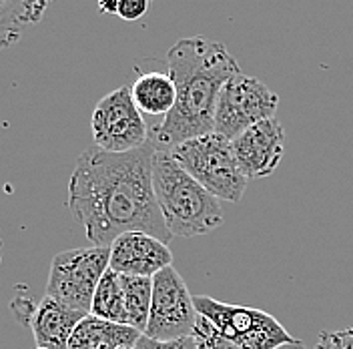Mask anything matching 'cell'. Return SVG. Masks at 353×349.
Masks as SVG:
<instances>
[{"label": "cell", "mask_w": 353, "mask_h": 349, "mask_svg": "<svg viewBox=\"0 0 353 349\" xmlns=\"http://www.w3.org/2000/svg\"><path fill=\"white\" fill-rule=\"evenodd\" d=\"M231 145L243 174L249 181L265 179L273 174L285 154V129L273 117L241 132Z\"/></svg>", "instance_id": "obj_10"}, {"label": "cell", "mask_w": 353, "mask_h": 349, "mask_svg": "<svg viewBox=\"0 0 353 349\" xmlns=\"http://www.w3.org/2000/svg\"><path fill=\"white\" fill-rule=\"evenodd\" d=\"M34 349H46V348H39V346H37V348H34Z\"/></svg>", "instance_id": "obj_24"}, {"label": "cell", "mask_w": 353, "mask_h": 349, "mask_svg": "<svg viewBox=\"0 0 353 349\" xmlns=\"http://www.w3.org/2000/svg\"><path fill=\"white\" fill-rule=\"evenodd\" d=\"M137 109L151 117H167L176 101V88L169 72L151 70L141 74L131 87Z\"/></svg>", "instance_id": "obj_14"}, {"label": "cell", "mask_w": 353, "mask_h": 349, "mask_svg": "<svg viewBox=\"0 0 353 349\" xmlns=\"http://www.w3.org/2000/svg\"><path fill=\"white\" fill-rule=\"evenodd\" d=\"M147 145L129 153H107L99 147L83 151L68 183V209L85 227L94 247H110L123 233L143 231L169 245L153 189V157Z\"/></svg>", "instance_id": "obj_1"}, {"label": "cell", "mask_w": 353, "mask_h": 349, "mask_svg": "<svg viewBox=\"0 0 353 349\" xmlns=\"http://www.w3.org/2000/svg\"><path fill=\"white\" fill-rule=\"evenodd\" d=\"M167 63L176 101L149 137L159 151H169L189 139L213 132L221 90L231 77L241 72L237 59L225 44L203 37L176 41L167 50Z\"/></svg>", "instance_id": "obj_2"}, {"label": "cell", "mask_w": 353, "mask_h": 349, "mask_svg": "<svg viewBox=\"0 0 353 349\" xmlns=\"http://www.w3.org/2000/svg\"><path fill=\"white\" fill-rule=\"evenodd\" d=\"M0 259H2V237H0Z\"/></svg>", "instance_id": "obj_23"}, {"label": "cell", "mask_w": 353, "mask_h": 349, "mask_svg": "<svg viewBox=\"0 0 353 349\" xmlns=\"http://www.w3.org/2000/svg\"><path fill=\"white\" fill-rule=\"evenodd\" d=\"M151 6V0H119L117 4V17L125 22L141 21Z\"/></svg>", "instance_id": "obj_21"}, {"label": "cell", "mask_w": 353, "mask_h": 349, "mask_svg": "<svg viewBox=\"0 0 353 349\" xmlns=\"http://www.w3.org/2000/svg\"><path fill=\"white\" fill-rule=\"evenodd\" d=\"M121 283L125 295L127 326L145 333L151 313V299H153V277L121 275Z\"/></svg>", "instance_id": "obj_16"}, {"label": "cell", "mask_w": 353, "mask_h": 349, "mask_svg": "<svg viewBox=\"0 0 353 349\" xmlns=\"http://www.w3.org/2000/svg\"><path fill=\"white\" fill-rule=\"evenodd\" d=\"M193 337L197 341L199 349H243L237 343H233L231 339H227L225 335H221L217 328L203 315H197Z\"/></svg>", "instance_id": "obj_18"}, {"label": "cell", "mask_w": 353, "mask_h": 349, "mask_svg": "<svg viewBox=\"0 0 353 349\" xmlns=\"http://www.w3.org/2000/svg\"><path fill=\"white\" fill-rule=\"evenodd\" d=\"M143 333L131 326L112 323L92 313L85 315L74 328L66 349H121L134 348Z\"/></svg>", "instance_id": "obj_13"}, {"label": "cell", "mask_w": 353, "mask_h": 349, "mask_svg": "<svg viewBox=\"0 0 353 349\" xmlns=\"http://www.w3.org/2000/svg\"><path fill=\"white\" fill-rule=\"evenodd\" d=\"M199 315L209 319L221 335L243 349H279L299 343L271 313L253 307L223 303L207 295L193 297Z\"/></svg>", "instance_id": "obj_5"}, {"label": "cell", "mask_w": 353, "mask_h": 349, "mask_svg": "<svg viewBox=\"0 0 353 349\" xmlns=\"http://www.w3.org/2000/svg\"><path fill=\"white\" fill-rule=\"evenodd\" d=\"M83 317L85 313L74 311L70 307L63 306L61 301L44 295L43 301L37 303V307L32 309L28 328L32 329V335L39 348L66 349L72 331Z\"/></svg>", "instance_id": "obj_12"}, {"label": "cell", "mask_w": 353, "mask_h": 349, "mask_svg": "<svg viewBox=\"0 0 353 349\" xmlns=\"http://www.w3.org/2000/svg\"><path fill=\"white\" fill-rule=\"evenodd\" d=\"M279 349H307L301 341L299 343H291V346H283V348H279Z\"/></svg>", "instance_id": "obj_22"}, {"label": "cell", "mask_w": 353, "mask_h": 349, "mask_svg": "<svg viewBox=\"0 0 353 349\" xmlns=\"http://www.w3.org/2000/svg\"><path fill=\"white\" fill-rule=\"evenodd\" d=\"M110 247H79L59 253L50 263L46 295L88 315L99 281L109 269Z\"/></svg>", "instance_id": "obj_6"}, {"label": "cell", "mask_w": 353, "mask_h": 349, "mask_svg": "<svg viewBox=\"0 0 353 349\" xmlns=\"http://www.w3.org/2000/svg\"><path fill=\"white\" fill-rule=\"evenodd\" d=\"M171 157L219 201L239 203L249 179L239 169L229 139L217 132L189 139L173 149Z\"/></svg>", "instance_id": "obj_4"}, {"label": "cell", "mask_w": 353, "mask_h": 349, "mask_svg": "<svg viewBox=\"0 0 353 349\" xmlns=\"http://www.w3.org/2000/svg\"><path fill=\"white\" fill-rule=\"evenodd\" d=\"M173 253L167 243L143 231H129L110 243L109 267L121 275L154 277L171 267Z\"/></svg>", "instance_id": "obj_11"}, {"label": "cell", "mask_w": 353, "mask_h": 349, "mask_svg": "<svg viewBox=\"0 0 353 349\" xmlns=\"http://www.w3.org/2000/svg\"><path fill=\"white\" fill-rule=\"evenodd\" d=\"M279 97L255 77L237 72L227 81L217 101L213 132L233 141L253 125L273 119Z\"/></svg>", "instance_id": "obj_7"}, {"label": "cell", "mask_w": 353, "mask_h": 349, "mask_svg": "<svg viewBox=\"0 0 353 349\" xmlns=\"http://www.w3.org/2000/svg\"><path fill=\"white\" fill-rule=\"evenodd\" d=\"M153 189L173 237L209 235L223 225L219 199L187 173L169 151L157 149L154 153Z\"/></svg>", "instance_id": "obj_3"}, {"label": "cell", "mask_w": 353, "mask_h": 349, "mask_svg": "<svg viewBox=\"0 0 353 349\" xmlns=\"http://www.w3.org/2000/svg\"><path fill=\"white\" fill-rule=\"evenodd\" d=\"M132 349H199L197 341L193 335L187 337H179V339H169V341H159V339H151L147 335H141L139 341L134 343Z\"/></svg>", "instance_id": "obj_20"}, {"label": "cell", "mask_w": 353, "mask_h": 349, "mask_svg": "<svg viewBox=\"0 0 353 349\" xmlns=\"http://www.w3.org/2000/svg\"><path fill=\"white\" fill-rule=\"evenodd\" d=\"M197 315L189 287L175 267L171 265L159 271L153 277L151 313L143 335L159 341L193 335Z\"/></svg>", "instance_id": "obj_9"}, {"label": "cell", "mask_w": 353, "mask_h": 349, "mask_svg": "<svg viewBox=\"0 0 353 349\" xmlns=\"http://www.w3.org/2000/svg\"><path fill=\"white\" fill-rule=\"evenodd\" d=\"M90 313L107 319L112 323H123L127 326V311H125V295H123V283H121V273L107 269L103 279L99 281V287L92 297Z\"/></svg>", "instance_id": "obj_17"}, {"label": "cell", "mask_w": 353, "mask_h": 349, "mask_svg": "<svg viewBox=\"0 0 353 349\" xmlns=\"http://www.w3.org/2000/svg\"><path fill=\"white\" fill-rule=\"evenodd\" d=\"M90 131L94 147L107 153H129L149 143V127L132 101L131 87L105 94L92 110Z\"/></svg>", "instance_id": "obj_8"}, {"label": "cell", "mask_w": 353, "mask_h": 349, "mask_svg": "<svg viewBox=\"0 0 353 349\" xmlns=\"http://www.w3.org/2000/svg\"><path fill=\"white\" fill-rule=\"evenodd\" d=\"M54 0H0V50L17 44L24 32L43 21Z\"/></svg>", "instance_id": "obj_15"}, {"label": "cell", "mask_w": 353, "mask_h": 349, "mask_svg": "<svg viewBox=\"0 0 353 349\" xmlns=\"http://www.w3.org/2000/svg\"><path fill=\"white\" fill-rule=\"evenodd\" d=\"M121 349H132V348H121Z\"/></svg>", "instance_id": "obj_25"}, {"label": "cell", "mask_w": 353, "mask_h": 349, "mask_svg": "<svg viewBox=\"0 0 353 349\" xmlns=\"http://www.w3.org/2000/svg\"><path fill=\"white\" fill-rule=\"evenodd\" d=\"M151 2H153V0H151Z\"/></svg>", "instance_id": "obj_26"}, {"label": "cell", "mask_w": 353, "mask_h": 349, "mask_svg": "<svg viewBox=\"0 0 353 349\" xmlns=\"http://www.w3.org/2000/svg\"><path fill=\"white\" fill-rule=\"evenodd\" d=\"M315 349H353V328L321 331Z\"/></svg>", "instance_id": "obj_19"}]
</instances>
